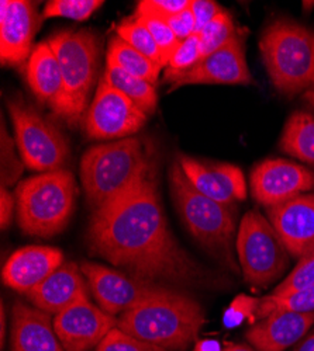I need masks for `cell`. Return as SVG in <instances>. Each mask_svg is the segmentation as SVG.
I'll return each mask as SVG.
<instances>
[{
    "label": "cell",
    "mask_w": 314,
    "mask_h": 351,
    "mask_svg": "<svg viewBox=\"0 0 314 351\" xmlns=\"http://www.w3.org/2000/svg\"><path fill=\"white\" fill-rule=\"evenodd\" d=\"M88 243L95 254L139 280L193 285L209 278L174 238L151 178L93 213Z\"/></svg>",
    "instance_id": "cell-1"
},
{
    "label": "cell",
    "mask_w": 314,
    "mask_h": 351,
    "mask_svg": "<svg viewBox=\"0 0 314 351\" xmlns=\"http://www.w3.org/2000/svg\"><path fill=\"white\" fill-rule=\"evenodd\" d=\"M151 178L150 156L141 138L96 145L80 160V182L93 213Z\"/></svg>",
    "instance_id": "cell-2"
},
{
    "label": "cell",
    "mask_w": 314,
    "mask_h": 351,
    "mask_svg": "<svg viewBox=\"0 0 314 351\" xmlns=\"http://www.w3.org/2000/svg\"><path fill=\"white\" fill-rule=\"evenodd\" d=\"M205 324V312L197 301L177 289L142 304L119 317L126 333L164 350H186Z\"/></svg>",
    "instance_id": "cell-3"
},
{
    "label": "cell",
    "mask_w": 314,
    "mask_h": 351,
    "mask_svg": "<svg viewBox=\"0 0 314 351\" xmlns=\"http://www.w3.org/2000/svg\"><path fill=\"white\" fill-rule=\"evenodd\" d=\"M169 186L177 211L190 235L225 267L237 273L238 267L233 256L236 232L233 207L224 206L197 191L178 160L170 166Z\"/></svg>",
    "instance_id": "cell-4"
},
{
    "label": "cell",
    "mask_w": 314,
    "mask_h": 351,
    "mask_svg": "<svg viewBox=\"0 0 314 351\" xmlns=\"http://www.w3.org/2000/svg\"><path fill=\"white\" fill-rule=\"evenodd\" d=\"M78 187L74 174L61 169L24 180L16 190L17 222L27 235L51 238L69 222Z\"/></svg>",
    "instance_id": "cell-5"
},
{
    "label": "cell",
    "mask_w": 314,
    "mask_h": 351,
    "mask_svg": "<svg viewBox=\"0 0 314 351\" xmlns=\"http://www.w3.org/2000/svg\"><path fill=\"white\" fill-rule=\"evenodd\" d=\"M260 49L268 75L284 95L306 92L314 84V30L288 19L271 23Z\"/></svg>",
    "instance_id": "cell-6"
},
{
    "label": "cell",
    "mask_w": 314,
    "mask_h": 351,
    "mask_svg": "<svg viewBox=\"0 0 314 351\" xmlns=\"http://www.w3.org/2000/svg\"><path fill=\"white\" fill-rule=\"evenodd\" d=\"M60 62L68 101L67 124L75 127L87 111L96 83L100 38L92 30H64L47 40Z\"/></svg>",
    "instance_id": "cell-7"
},
{
    "label": "cell",
    "mask_w": 314,
    "mask_h": 351,
    "mask_svg": "<svg viewBox=\"0 0 314 351\" xmlns=\"http://www.w3.org/2000/svg\"><path fill=\"white\" fill-rule=\"evenodd\" d=\"M8 110L23 163L40 174L64 169L69 158L64 134L21 96L8 99Z\"/></svg>",
    "instance_id": "cell-8"
},
{
    "label": "cell",
    "mask_w": 314,
    "mask_h": 351,
    "mask_svg": "<svg viewBox=\"0 0 314 351\" xmlns=\"http://www.w3.org/2000/svg\"><path fill=\"white\" fill-rule=\"evenodd\" d=\"M236 246L244 278L254 288L268 287L289 266L288 247L269 219L256 210L243 218Z\"/></svg>",
    "instance_id": "cell-9"
},
{
    "label": "cell",
    "mask_w": 314,
    "mask_h": 351,
    "mask_svg": "<svg viewBox=\"0 0 314 351\" xmlns=\"http://www.w3.org/2000/svg\"><path fill=\"white\" fill-rule=\"evenodd\" d=\"M80 270L88 280L89 289L99 306L113 316L123 315L172 289L157 282L122 274L98 263L85 261Z\"/></svg>",
    "instance_id": "cell-10"
},
{
    "label": "cell",
    "mask_w": 314,
    "mask_h": 351,
    "mask_svg": "<svg viewBox=\"0 0 314 351\" xmlns=\"http://www.w3.org/2000/svg\"><path fill=\"white\" fill-rule=\"evenodd\" d=\"M147 117L128 97L102 79L85 114L83 125L92 139H124L144 127Z\"/></svg>",
    "instance_id": "cell-11"
},
{
    "label": "cell",
    "mask_w": 314,
    "mask_h": 351,
    "mask_svg": "<svg viewBox=\"0 0 314 351\" xmlns=\"http://www.w3.org/2000/svg\"><path fill=\"white\" fill-rule=\"evenodd\" d=\"M119 326V319L82 300L54 316V329L65 351H88Z\"/></svg>",
    "instance_id": "cell-12"
},
{
    "label": "cell",
    "mask_w": 314,
    "mask_h": 351,
    "mask_svg": "<svg viewBox=\"0 0 314 351\" xmlns=\"http://www.w3.org/2000/svg\"><path fill=\"white\" fill-rule=\"evenodd\" d=\"M314 190V173L298 163L268 159L251 173L254 198L267 208Z\"/></svg>",
    "instance_id": "cell-13"
},
{
    "label": "cell",
    "mask_w": 314,
    "mask_h": 351,
    "mask_svg": "<svg viewBox=\"0 0 314 351\" xmlns=\"http://www.w3.org/2000/svg\"><path fill=\"white\" fill-rule=\"evenodd\" d=\"M169 92L190 84H252L243 38L237 34L225 47L203 58L189 71L166 80Z\"/></svg>",
    "instance_id": "cell-14"
},
{
    "label": "cell",
    "mask_w": 314,
    "mask_h": 351,
    "mask_svg": "<svg viewBox=\"0 0 314 351\" xmlns=\"http://www.w3.org/2000/svg\"><path fill=\"white\" fill-rule=\"evenodd\" d=\"M37 25L36 3L27 0L0 2V61L3 66H19L28 61Z\"/></svg>",
    "instance_id": "cell-15"
},
{
    "label": "cell",
    "mask_w": 314,
    "mask_h": 351,
    "mask_svg": "<svg viewBox=\"0 0 314 351\" xmlns=\"http://www.w3.org/2000/svg\"><path fill=\"white\" fill-rule=\"evenodd\" d=\"M193 187L206 197L233 207L247 197V186L240 167L230 163H212L179 155L177 159Z\"/></svg>",
    "instance_id": "cell-16"
},
{
    "label": "cell",
    "mask_w": 314,
    "mask_h": 351,
    "mask_svg": "<svg viewBox=\"0 0 314 351\" xmlns=\"http://www.w3.org/2000/svg\"><path fill=\"white\" fill-rule=\"evenodd\" d=\"M268 219L291 256L300 258L314 243V193L269 207Z\"/></svg>",
    "instance_id": "cell-17"
},
{
    "label": "cell",
    "mask_w": 314,
    "mask_h": 351,
    "mask_svg": "<svg viewBox=\"0 0 314 351\" xmlns=\"http://www.w3.org/2000/svg\"><path fill=\"white\" fill-rule=\"evenodd\" d=\"M25 80L38 101L67 123L68 101L64 77L60 62L48 41L40 43L28 58Z\"/></svg>",
    "instance_id": "cell-18"
},
{
    "label": "cell",
    "mask_w": 314,
    "mask_h": 351,
    "mask_svg": "<svg viewBox=\"0 0 314 351\" xmlns=\"http://www.w3.org/2000/svg\"><path fill=\"white\" fill-rule=\"evenodd\" d=\"M64 263V254L60 249L25 246L8 258L2 270V280L9 288L28 295Z\"/></svg>",
    "instance_id": "cell-19"
},
{
    "label": "cell",
    "mask_w": 314,
    "mask_h": 351,
    "mask_svg": "<svg viewBox=\"0 0 314 351\" xmlns=\"http://www.w3.org/2000/svg\"><path fill=\"white\" fill-rule=\"evenodd\" d=\"M88 287L76 263L68 261L27 297L33 306L55 316L71 305L89 298Z\"/></svg>",
    "instance_id": "cell-20"
},
{
    "label": "cell",
    "mask_w": 314,
    "mask_h": 351,
    "mask_svg": "<svg viewBox=\"0 0 314 351\" xmlns=\"http://www.w3.org/2000/svg\"><path fill=\"white\" fill-rule=\"evenodd\" d=\"M314 325V313L273 312L247 333V340L258 351H284L304 339Z\"/></svg>",
    "instance_id": "cell-21"
},
{
    "label": "cell",
    "mask_w": 314,
    "mask_h": 351,
    "mask_svg": "<svg viewBox=\"0 0 314 351\" xmlns=\"http://www.w3.org/2000/svg\"><path fill=\"white\" fill-rule=\"evenodd\" d=\"M10 351H65L51 315L17 301L12 313Z\"/></svg>",
    "instance_id": "cell-22"
},
{
    "label": "cell",
    "mask_w": 314,
    "mask_h": 351,
    "mask_svg": "<svg viewBox=\"0 0 314 351\" xmlns=\"http://www.w3.org/2000/svg\"><path fill=\"white\" fill-rule=\"evenodd\" d=\"M280 149L314 166V115L306 111L293 112L284 125Z\"/></svg>",
    "instance_id": "cell-23"
},
{
    "label": "cell",
    "mask_w": 314,
    "mask_h": 351,
    "mask_svg": "<svg viewBox=\"0 0 314 351\" xmlns=\"http://www.w3.org/2000/svg\"><path fill=\"white\" fill-rule=\"evenodd\" d=\"M103 79L114 89L122 92L128 97L141 111L147 115L155 112L158 104V96L155 90V84L150 82L133 76L120 68L106 62V71Z\"/></svg>",
    "instance_id": "cell-24"
},
{
    "label": "cell",
    "mask_w": 314,
    "mask_h": 351,
    "mask_svg": "<svg viewBox=\"0 0 314 351\" xmlns=\"http://www.w3.org/2000/svg\"><path fill=\"white\" fill-rule=\"evenodd\" d=\"M106 62L120 68L122 71L144 79L151 84H155L158 80V75L162 68L155 65L146 55H142L131 45H128L119 36L110 38Z\"/></svg>",
    "instance_id": "cell-25"
},
{
    "label": "cell",
    "mask_w": 314,
    "mask_h": 351,
    "mask_svg": "<svg viewBox=\"0 0 314 351\" xmlns=\"http://www.w3.org/2000/svg\"><path fill=\"white\" fill-rule=\"evenodd\" d=\"M273 312H296L314 313V285L289 292L284 295H273L261 298L258 308V319H264Z\"/></svg>",
    "instance_id": "cell-26"
},
{
    "label": "cell",
    "mask_w": 314,
    "mask_h": 351,
    "mask_svg": "<svg viewBox=\"0 0 314 351\" xmlns=\"http://www.w3.org/2000/svg\"><path fill=\"white\" fill-rule=\"evenodd\" d=\"M116 32H117V36L122 40H124L128 45H131L134 49H137L142 55H146L148 60H151L159 68H164L158 45L155 44L148 28L138 19L131 16L130 19L122 21L117 25Z\"/></svg>",
    "instance_id": "cell-27"
},
{
    "label": "cell",
    "mask_w": 314,
    "mask_h": 351,
    "mask_svg": "<svg viewBox=\"0 0 314 351\" xmlns=\"http://www.w3.org/2000/svg\"><path fill=\"white\" fill-rule=\"evenodd\" d=\"M199 37H201V51L203 60V58L212 55L234 40L237 37V28L232 16L223 10L199 33Z\"/></svg>",
    "instance_id": "cell-28"
},
{
    "label": "cell",
    "mask_w": 314,
    "mask_h": 351,
    "mask_svg": "<svg viewBox=\"0 0 314 351\" xmlns=\"http://www.w3.org/2000/svg\"><path fill=\"white\" fill-rule=\"evenodd\" d=\"M133 16L148 28L161 52L162 65L168 66L170 58H172L175 51L181 45V41L172 32V28L168 25L165 20L155 16H150V14H133Z\"/></svg>",
    "instance_id": "cell-29"
},
{
    "label": "cell",
    "mask_w": 314,
    "mask_h": 351,
    "mask_svg": "<svg viewBox=\"0 0 314 351\" xmlns=\"http://www.w3.org/2000/svg\"><path fill=\"white\" fill-rule=\"evenodd\" d=\"M103 3L102 0H51L43 10V19L64 17L85 21L102 8Z\"/></svg>",
    "instance_id": "cell-30"
},
{
    "label": "cell",
    "mask_w": 314,
    "mask_h": 351,
    "mask_svg": "<svg viewBox=\"0 0 314 351\" xmlns=\"http://www.w3.org/2000/svg\"><path fill=\"white\" fill-rule=\"evenodd\" d=\"M310 285H314V243L299 258L296 267L273 289L272 294L284 295V294H289V292H293Z\"/></svg>",
    "instance_id": "cell-31"
},
{
    "label": "cell",
    "mask_w": 314,
    "mask_h": 351,
    "mask_svg": "<svg viewBox=\"0 0 314 351\" xmlns=\"http://www.w3.org/2000/svg\"><path fill=\"white\" fill-rule=\"evenodd\" d=\"M202 60L201 51V37L199 34H192L183 43L170 58V61L165 71V82L179 73H183L193 68L199 61Z\"/></svg>",
    "instance_id": "cell-32"
},
{
    "label": "cell",
    "mask_w": 314,
    "mask_h": 351,
    "mask_svg": "<svg viewBox=\"0 0 314 351\" xmlns=\"http://www.w3.org/2000/svg\"><path fill=\"white\" fill-rule=\"evenodd\" d=\"M260 300L245 294L238 295L223 315V325L227 329L241 326L244 322H255L258 319Z\"/></svg>",
    "instance_id": "cell-33"
},
{
    "label": "cell",
    "mask_w": 314,
    "mask_h": 351,
    "mask_svg": "<svg viewBox=\"0 0 314 351\" xmlns=\"http://www.w3.org/2000/svg\"><path fill=\"white\" fill-rule=\"evenodd\" d=\"M96 351H166L151 343L142 341L120 328H114L96 347Z\"/></svg>",
    "instance_id": "cell-34"
},
{
    "label": "cell",
    "mask_w": 314,
    "mask_h": 351,
    "mask_svg": "<svg viewBox=\"0 0 314 351\" xmlns=\"http://www.w3.org/2000/svg\"><path fill=\"white\" fill-rule=\"evenodd\" d=\"M2 186L9 187L17 183L23 171V160L17 158L13 139L8 135L6 127L2 123Z\"/></svg>",
    "instance_id": "cell-35"
},
{
    "label": "cell",
    "mask_w": 314,
    "mask_h": 351,
    "mask_svg": "<svg viewBox=\"0 0 314 351\" xmlns=\"http://www.w3.org/2000/svg\"><path fill=\"white\" fill-rule=\"evenodd\" d=\"M190 3L192 0H142L137 3L134 14H150L168 20L190 8Z\"/></svg>",
    "instance_id": "cell-36"
},
{
    "label": "cell",
    "mask_w": 314,
    "mask_h": 351,
    "mask_svg": "<svg viewBox=\"0 0 314 351\" xmlns=\"http://www.w3.org/2000/svg\"><path fill=\"white\" fill-rule=\"evenodd\" d=\"M190 9L194 16V34L201 33L213 19L224 10L217 2H212V0H192Z\"/></svg>",
    "instance_id": "cell-37"
},
{
    "label": "cell",
    "mask_w": 314,
    "mask_h": 351,
    "mask_svg": "<svg viewBox=\"0 0 314 351\" xmlns=\"http://www.w3.org/2000/svg\"><path fill=\"white\" fill-rule=\"evenodd\" d=\"M165 21L170 28H172V32L181 43H183L186 38L194 34V16L190 8H188L186 10L174 17H169Z\"/></svg>",
    "instance_id": "cell-38"
},
{
    "label": "cell",
    "mask_w": 314,
    "mask_h": 351,
    "mask_svg": "<svg viewBox=\"0 0 314 351\" xmlns=\"http://www.w3.org/2000/svg\"><path fill=\"white\" fill-rule=\"evenodd\" d=\"M0 207H2L0 208V225H2V229H6L12 223L14 211V198L3 186L2 191H0Z\"/></svg>",
    "instance_id": "cell-39"
},
{
    "label": "cell",
    "mask_w": 314,
    "mask_h": 351,
    "mask_svg": "<svg viewBox=\"0 0 314 351\" xmlns=\"http://www.w3.org/2000/svg\"><path fill=\"white\" fill-rule=\"evenodd\" d=\"M193 351H223V350H221V346L217 340L205 339V340H199L196 343Z\"/></svg>",
    "instance_id": "cell-40"
},
{
    "label": "cell",
    "mask_w": 314,
    "mask_h": 351,
    "mask_svg": "<svg viewBox=\"0 0 314 351\" xmlns=\"http://www.w3.org/2000/svg\"><path fill=\"white\" fill-rule=\"evenodd\" d=\"M293 351H314V330L300 340Z\"/></svg>",
    "instance_id": "cell-41"
},
{
    "label": "cell",
    "mask_w": 314,
    "mask_h": 351,
    "mask_svg": "<svg viewBox=\"0 0 314 351\" xmlns=\"http://www.w3.org/2000/svg\"><path fill=\"white\" fill-rule=\"evenodd\" d=\"M303 99L306 103H309V106H311L314 108V84L304 92Z\"/></svg>",
    "instance_id": "cell-42"
},
{
    "label": "cell",
    "mask_w": 314,
    "mask_h": 351,
    "mask_svg": "<svg viewBox=\"0 0 314 351\" xmlns=\"http://www.w3.org/2000/svg\"><path fill=\"white\" fill-rule=\"evenodd\" d=\"M0 324H2V348L6 343V316H5V306L2 305V319H0Z\"/></svg>",
    "instance_id": "cell-43"
},
{
    "label": "cell",
    "mask_w": 314,
    "mask_h": 351,
    "mask_svg": "<svg viewBox=\"0 0 314 351\" xmlns=\"http://www.w3.org/2000/svg\"><path fill=\"white\" fill-rule=\"evenodd\" d=\"M223 351H254V350L247 347V346H243V344H232V346H228L227 348H224Z\"/></svg>",
    "instance_id": "cell-44"
}]
</instances>
